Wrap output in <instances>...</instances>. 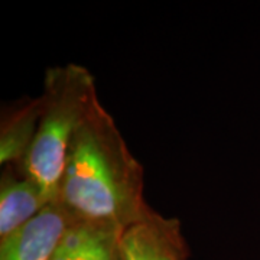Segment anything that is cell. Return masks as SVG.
Returning a JSON list of instances; mask_svg holds the SVG:
<instances>
[{"mask_svg": "<svg viewBox=\"0 0 260 260\" xmlns=\"http://www.w3.org/2000/svg\"><path fill=\"white\" fill-rule=\"evenodd\" d=\"M188 256L181 221L150 207L121 233L120 260H188Z\"/></svg>", "mask_w": 260, "mask_h": 260, "instance_id": "obj_3", "label": "cell"}, {"mask_svg": "<svg viewBox=\"0 0 260 260\" xmlns=\"http://www.w3.org/2000/svg\"><path fill=\"white\" fill-rule=\"evenodd\" d=\"M56 198L25 171L18 177L8 169L0 186V240L29 223Z\"/></svg>", "mask_w": 260, "mask_h": 260, "instance_id": "obj_5", "label": "cell"}, {"mask_svg": "<svg viewBox=\"0 0 260 260\" xmlns=\"http://www.w3.org/2000/svg\"><path fill=\"white\" fill-rule=\"evenodd\" d=\"M143 191V167L100 104L70 146L56 200L74 221L124 230L148 211Z\"/></svg>", "mask_w": 260, "mask_h": 260, "instance_id": "obj_1", "label": "cell"}, {"mask_svg": "<svg viewBox=\"0 0 260 260\" xmlns=\"http://www.w3.org/2000/svg\"><path fill=\"white\" fill-rule=\"evenodd\" d=\"M42 114V99L38 97L8 114L0 129V164L23 167L34 145Z\"/></svg>", "mask_w": 260, "mask_h": 260, "instance_id": "obj_7", "label": "cell"}, {"mask_svg": "<svg viewBox=\"0 0 260 260\" xmlns=\"http://www.w3.org/2000/svg\"><path fill=\"white\" fill-rule=\"evenodd\" d=\"M121 233L106 224L73 221L52 260H120Z\"/></svg>", "mask_w": 260, "mask_h": 260, "instance_id": "obj_6", "label": "cell"}, {"mask_svg": "<svg viewBox=\"0 0 260 260\" xmlns=\"http://www.w3.org/2000/svg\"><path fill=\"white\" fill-rule=\"evenodd\" d=\"M41 99L42 114L37 136L22 168L58 197L70 146L102 103L91 73L77 64L49 68Z\"/></svg>", "mask_w": 260, "mask_h": 260, "instance_id": "obj_2", "label": "cell"}, {"mask_svg": "<svg viewBox=\"0 0 260 260\" xmlns=\"http://www.w3.org/2000/svg\"><path fill=\"white\" fill-rule=\"evenodd\" d=\"M73 221L59 201H52L29 223L0 240V260H52Z\"/></svg>", "mask_w": 260, "mask_h": 260, "instance_id": "obj_4", "label": "cell"}]
</instances>
